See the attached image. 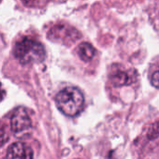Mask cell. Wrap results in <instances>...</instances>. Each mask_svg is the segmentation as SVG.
I'll return each mask as SVG.
<instances>
[{"instance_id": "1", "label": "cell", "mask_w": 159, "mask_h": 159, "mask_svg": "<svg viewBox=\"0 0 159 159\" xmlns=\"http://www.w3.org/2000/svg\"><path fill=\"white\" fill-rule=\"evenodd\" d=\"M134 159H159V119L148 123L132 144Z\"/></svg>"}, {"instance_id": "2", "label": "cell", "mask_w": 159, "mask_h": 159, "mask_svg": "<svg viewBox=\"0 0 159 159\" xmlns=\"http://www.w3.org/2000/svg\"><path fill=\"white\" fill-rule=\"evenodd\" d=\"M139 84V75L133 67L125 66L122 64H113L108 73V89L114 95L119 90L128 88L134 90Z\"/></svg>"}, {"instance_id": "3", "label": "cell", "mask_w": 159, "mask_h": 159, "mask_svg": "<svg viewBox=\"0 0 159 159\" xmlns=\"http://www.w3.org/2000/svg\"><path fill=\"white\" fill-rule=\"evenodd\" d=\"M15 58L24 65L40 63L46 57L44 46L37 39L25 37L18 40L13 49Z\"/></svg>"}, {"instance_id": "4", "label": "cell", "mask_w": 159, "mask_h": 159, "mask_svg": "<svg viewBox=\"0 0 159 159\" xmlns=\"http://www.w3.org/2000/svg\"><path fill=\"white\" fill-rule=\"evenodd\" d=\"M58 110L68 117L79 115L84 108V97L82 91L76 87H66L55 97Z\"/></svg>"}, {"instance_id": "5", "label": "cell", "mask_w": 159, "mask_h": 159, "mask_svg": "<svg viewBox=\"0 0 159 159\" xmlns=\"http://www.w3.org/2000/svg\"><path fill=\"white\" fill-rule=\"evenodd\" d=\"M48 37L52 40L71 43L81 38V34L72 26L66 25H56L51 28L48 33Z\"/></svg>"}, {"instance_id": "6", "label": "cell", "mask_w": 159, "mask_h": 159, "mask_svg": "<svg viewBox=\"0 0 159 159\" xmlns=\"http://www.w3.org/2000/svg\"><path fill=\"white\" fill-rule=\"evenodd\" d=\"M11 124L13 133L17 135H20L30 129L32 122L27 110L23 107L16 108L12 112Z\"/></svg>"}, {"instance_id": "7", "label": "cell", "mask_w": 159, "mask_h": 159, "mask_svg": "<svg viewBox=\"0 0 159 159\" xmlns=\"http://www.w3.org/2000/svg\"><path fill=\"white\" fill-rule=\"evenodd\" d=\"M34 152L30 146L23 142H15L8 149L5 159H33Z\"/></svg>"}, {"instance_id": "8", "label": "cell", "mask_w": 159, "mask_h": 159, "mask_svg": "<svg viewBox=\"0 0 159 159\" xmlns=\"http://www.w3.org/2000/svg\"><path fill=\"white\" fill-rule=\"evenodd\" d=\"M76 52H77L78 56L84 62L91 61L96 55V49L94 48L92 44L88 42L81 43L77 47Z\"/></svg>"}, {"instance_id": "9", "label": "cell", "mask_w": 159, "mask_h": 159, "mask_svg": "<svg viewBox=\"0 0 159 159\" xmlns=\"http://www.w3.org/2000/svg\"><path fill=\"white\" fill-rule=\"evenodd\" d=\"M149 79L151 84L154 88L159 89V60H154L151 65L149 71Z\"/></svg>"}, {"instance_id": "10", "label": "cell", "mask_w": 159, "mask_h": 159, "mask_svg": "<svg viewBox=\"0 0 159 159\" xmlns=\"http://www.w3.org/2000/svg\"><path fill=\"white\" fill-rule=\"evenodd\" d=\"M50 1L51 0H22L24 5L29 8H41Z\"/></svg>"}, {"instance_id": "11", "label": "cell", "mask_w": 159, "mask_h": 159, "mask_svg": "<svg viewBox=\"0 0 159 159\" xmlns=\"http://www.w3.org/2000/svg\"><path fill=\"white\" fill-rule=\"evenodd\" d=\"M8 140V137L4 130H0V147H1L6 141Z\"/></svg>"}, {"instance_id": "12", "label": "cell", "mask_w": 159, "mask_h": 159, "mask_svg": "<svg viewBox=\"0 0 159 159\" xmlns=\"http://www.w3.org/2000/svg\"><path fill=\"white\" fill-rule=\"evenodd\" d=\"M4 95H5V92H4V90L2 89V85H1V84H0V101H1V100L3 99Z\"/></svg>"}]
</instances>
